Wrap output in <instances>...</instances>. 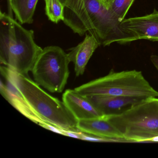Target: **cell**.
<instances>
[{"label":"cell","instance_id":"6da1fadb","mask_svg":"<svg viewBox=\"0 0 158 158\" xmlns=\"http://www.w3.org/2000/svg\"><path fill=\"white\" fill-rule=\"evenodd\" d=\"M42 49L34 32L24 28L10 15L0 12V61L18 74L28 75Z\"/></svg>","mask_w":158,"mask_h":158},{"label":"cell","instance_id":"7a4b0ae2","mask_svg":"<svg viewBox=\"0 0 158 158\" xmlns=\"http://www.w3.org/2000/svg\"><path fill=\"white\" fill-rule=\"evenodd\" d=\"M16 85L31 109L44 122L65 135V132L77 133L78 120L64 102L44 91L28 75L15 73Z\"/></svg>","mask_w":158,"mask_h":158},{"label":"cell","instance_id":"3957f363","mask_svg":"<svg viewBox=\"0 0 158 158\" xmlns=\"http://www.w3.org/2000/svg\"><path fill=\"white\" fill-rule=\"evenodd\" d=\"M129 142L158 136V98L142 99L120 113L103 116Z\"/></svg>","mask_w":158,"mask_h":158},{"label":"cell","instance_id":"277c9868","mask_svg":"<svg viewBox=\"0 0 158 158\" xmlns=\"http://www.w3.org/2000/svg\"><path fill=\"white\" fill-rule=\"evenodd\" d=\"M74 89L84 97L110 95L139 99L158 97V91L151 85L141 72L135 70L120 72L111 70L105 76L92 80Z\"/></svg>","mask_w":158,"mask_h":158},{"label":"cell","instance_id":"5b68a950","mask_svg":"<svg viewBox=\"0 0 158 158\" xmlns=\"http://www.w3.org/2000/svg\"><path fill=\"white\" fill-rule=\"evenodd\" d=\"M70 62L63 50L49 46L42 50L32 69L35 82L50 92L61 93L69 76Z\"/></svg>","mask_w":158,"mask_h":158},{"label":"cell","instance_id":"8992f818","mask_svg":"<svg viewBox=\"0 0 158 158\" xmlns=\"http://www.w3.org/2000/svg\"><path fill=\"white\" fill-rule=\"evenodd\" d=\"M1 74L3 78L1 82L2 96L22 114L36 123L48 129L53 127L46 123L33 110L16 85L15 73L7 66H1Z\"/></svg>","mask_w":158,"mask_h":158},{"label":"cell","instance_id":"52a82bcc","mask_svg":"<svg viewBox=\"0 0 158 158\" xmlns=\"http://www.w3.org/2000/svg\"><path fill=\"white\" fill-rule=\"evenodd\" d=\"M120 26L124 31L133 35L135 40L158 41V11L154 10L150 14L124 19Z\"/></svg>","mask_w":158,"mask_h":158},{"label":"cell","instance_id":"ba28073f","mask_svg":"<svg viewBox=\"0 0 158 158\" xmlns=\"http://www.w3.org/2000/svg\"><path fill=\"white\" fill-rule=\"evenodd\" d=\"M62 99L78 121L103 116L85 97L80 95L75 89L65 90Z\"/></svg>","mask_w":158,"mask_h":158},{"label":"cell","instance_id":"9c48e42d","mask_svg":"<svg viewBox=\"0 0 158 158\" xmlns=\"http://www.w3.org/2000/svg\"><path fill=\"white\" fill-rule=\"evenodd\" d=\"M100 46L99 42L94 35L86 34L85 38L81 43L70 49L67 56L70 62L74 64L76 76L84 73L89 59Z\"/></svg>","mask_w":158,"mask_h":158},{"label":"cell","instance_id":"30bf717a","mask_svg":"<svg viewBox=\"0 0 158 158\" xmlns=\"http://www.w3.org/2000/svg\"><path fill=\"white\" fill-rule=\"evenodd\" d=\"M85 97L103 116L120 113L140 100L131 97L110 95Z\"/></svg>","mask_w":158,"mask_h":158},{"label":"cell","instance_id":"8fae6325","mask_svg":"<svg viewBox=\"0 0 158 158\" xmlns=\"http://www.w3.org/2000/svg\"><path fill=\"white\" fill-rule=\"evenodd\" d=\"M78 131L97 137L109 139H125L121 133L103 116L78 121Z\"/></svg>","mask_w":158,"mask_h":158},{"label":"cell","instance_id":"7c38bea8","mask_svg":"<svg viewBox=\"0 0 158 158\" xmlns=\"http://www.w3.org/2000/svg\"><path fill=\"white\" fill-rule=\"evenodd\" d=\"M10 9L22 24L33 23L34 14L38 0H9Z\"/></svg>","mask_w":158,"mask_h":158},{"label":"cell","instance_id":"4fadbf2b","mask_svg":"<svg viewBox=\"0 0 158 158\" xmlns=\"http://www.w3.org/2000/svg\"><path fill=\"white\" fill-rule=\"evenodd\" d=\"M46 14L53 23H57L64 19V6L60 0H45Z\"/></svg>","mask_w":158,"mask_h":158},{"label":"cell","instance_id":"5bb4252c","mask_svg":"<svg viewBox=\"0 0 158 158\" xmlns=\"http://www.w3.org/2000/svg\"><path fill=\"white\" fill-rule=\"evenodd\" d=\"M135 0H114L109 10L120 22L125 19Z\"/></svg>","mask_w":158,"mask_h":158},{"label":"cell","instance_id":"9a60e30c","mask_svg":"<svg viewBox=\"0 0 158 158\" xmlns=\"http://www.w3.org/2000/svg\"><path fill=\"white\" fill-rule=\"evenodd\" d=\"M64 6V12L73 15H78L83 10L86 0H60Z\"/></svg>","mask_w":158,"mask_h":158},{"label":"cell","instance_id":"2e32d148","mask_svg":"<svg viewBox=\"0 0 158 158\" xmlns=\"http://www.w3.org/2000/svg\"><path fill=\"white\" fill-rule=\"evenodd\" d=\"M97 1L100 3L104 8L109 10L114 0H97Z\"/></svg>","mask_w":158,"mask_h":158},{"label":"cell","instance_id":"e0dca14e","mask_svg":"<svg viewBox=\"0 0 158 158\" xmlns=\"http://www.w3.org/2000/svg\"><path fill=\"white\" fill-rule=\"evenodd\" d=\"M150 60L152 64L155 66L158 71V56L156 55H152L151 56Z\"/></svg>","mask_w":158,"mask_h":158},{"label":"cell","instance_id":"ac0fdd59","mask_svg":"<svg viewBox=\"0 0 158 158\" xmlns=\"http://www.w3.org/2000/svg\"><path fill=\"white\" fill-rule=\"evenodd\" d=\"M149 142H158V136L152 138L149 140Z\"/></svg>","mask_w":158,"mask_h":158}]
</instances>
